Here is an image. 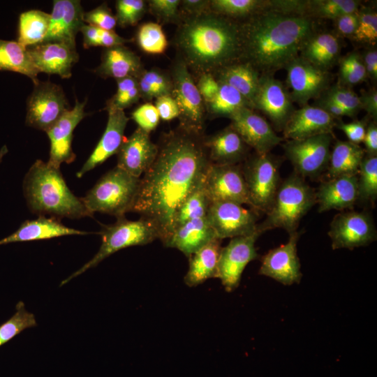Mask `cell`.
<instances>
[{
	"mask_svg": "<svg viewBox=\"0 0 377 377\" xmlns=\"http://www.w3.org/2000/svg\"><path fill=\"white\" fill-rule=\"evenodd\" d=\"M203 138L181 128L166 135L154 163L140 179L131 212L153 223L163 244L173 231L179 207L204 183L211 162Z\"/></svg>",
	"mask_w": 377,
	"mask_h": 377,
	"instance_id": "1",
	"label": "cell"
},
{
	"mask_svg": "<svg viewBox=\"0 0 377 377\" xmlns=\"http://www.w3.org/2000/svg\"><path fill=\"white\" fill-rule=\"evenodd\" d=\"M315 32L311 17L269 7L239 25L240 57L263 75H272L297 57Z\"/></svg>",
	"mask_w": 377,
	"mask_h": 377,
	"instance_id": "2",
	"label": "cell"
},
{
	"mask_svg": "<svg viewBox=\"0 0 377 377\" xmlns=\"http://www.w3.org/2000/svg\"><path fill=\"white\" fill-rule=\"evenodd\" d=\"M184 62L197 71L211 73L240 57L239 25L215 13L191 16L176 38Z\"/></svg>",
	"mask_w": 377,
	"mask_h": 377,
	"instance_id": "3",
	"label": "cell"
},
{
	"mask_svg": "<svg viewBox=\"0 0 377 377\" xmlns=\"http://www.w3.org/2000/svg\"><path fill=\"white\" fill-rule=\"evenodd\" d=\"M24 194L31 212L57 219L92 216L82 198L68 188L59 168L37 160L25 175Z\"/></svg>",
	"mask_w": 377,
	"mask_h": 377,
	"instance_id": "4",
	"label": "cell"
},
{
	"mask_svg": "<svg viewBox=\"0 0 377 377\" xmlns=\"http://www.w3.org/2000/svg\"><path fill=\"white\" fill-rule=\"evenodd\" d=\"M316 204L315 191L304 178L293 172L281 182L272 207L265 220L258 223L257 230L260 234L274 228L294 233L302 218Z\"/></svg>",
	"mask_w": 377,
	"mask_h": 377,
	"instance_id": "5",
	"label": "cell"
},
{
	"mask_svg": "<svg viewBox=\"0 0 377 377\" xmlns=\"http://www.w3.org/2000/svg\"><path fill=\"white\" fill-rule=\"evenodd\" d=\"M140 179L116 166L102 176L82 200L89 212L108 214L117 219L131 212Z\"/></svg>",
	"mask_w": 377,
	"mask_h": 377,
	"instance_id": "6",
	"label": "cell"
},
{
	"mask_svg": "<svg viewBox=\"0 0 377 377\" xmlns=\"http://www.w3.org/2000/svg\"><path fill=\"white\" fill-rule=\"evenodd\" d=\"M117 219L114 223L104 226L102 228L99 232L102 237V242L95 256L64 280L60 286L89 269L95 267L102 260L121 249L129 246L146 245L159 239L156 226L146 219L140 217L137 221H130L123 216Z\"/></svg>",
	"mask_w": 377,
	"mask_h": 377,
	"instance_id": "7",
	"label": "cell"
},
{
	"mask_svg": "<svg viewBox=\"0 0 377 377\" xmlns=\"http://www.w3.org/2000/svg\"><path fill=\"white\" fill-rule=\"evenodd\" d=\"M281 159L270 152L257 154L242 164L251 205L256 212L267 213L281 184Z\"/></svg>",
	"mask_w": 377,
	"mask_h": 377,
	"instance_id": "8",
	"label": "cell"
},
{
	"mask_svg": "<svg viewBox=\"0 0 377 377\" xmlns=\"http://www.w3.org/2000/svg\"><path fill=\"white\" fill-rule=\"evenodd\" d=\"M172 83L171 95L179 109L180 128L202 136L205 119L203 100L184 61H179L175 65Z\"/></svg>",
	"mask_w": 377,
	"mask_h": 377,
	"instance_id": "9",
	"label": "cell"
},
{
	"mask_svg": "<svg viewBox=\"0 0 377 377\" xmlns=\"http://www.w3.org/2000/svg\"><path fill=\"white\" fill-rule=\"evenodd\" d=\"M332 138V133H325L302 140H288L283 147L294 172L303 178L318 179L327 171Z\"/></svg>",
	"mask_w": 377,
	"mask_h": 377,
	"instance_id": "10",
	"label": "cell"
},
{
	"mask_svg": "<svg viewBox=\"0 0 377 377\" xmlns=\"http://www.w3.org/2000/svg\"><path fill=\"white\" fill-rule=\"evenodd\" d=\"M328 235L332 241V249L353 250L375 241L377 232L370 213L367 211H349L334 216Z\"/></svg>",
	"mask_w": 377,
	"mask_h": 377,
	"instance_id": "11",
	"label": "cell"
},
{
	"mask_svg": "<svg viewBox=\"0 0 377 377\" xmlns=\"http://www.w3.org/2000/svg\"><path fill=\"white\" fill-rule=\"evenodd\" d=\"M68 110L60 86L38 82L28 99L26 124L46 132Z\"/></svg>",
	"mask_w": 377,
	"mask_h": 377,
	"instance_id": "12",
	"label": "cell"
},
{
	"mask_svg": "<svg viewBox=\"0 0 377 377\" xmlns=\"http://www.w3.org/2000/svg\"><path fill=\"white\" fill-rule=\"evenodd\" d=\"M204 188L211 202H231L251 207L242 164L210 163Z\"/></svg>",
	"mask_w": 377,
	"mask_h": 377,
	"instance_id": "13",
	"label": "cell"
},
{
	"mask_svg": "<svg viewBox=\"0 0 377 377\" xmlns=\"http://www.w3.org/2000/svg\"><path fill=\"white\" fill-rule=\"evenodd\" d=\"M258 212L231 202H211L207 219L220 239L251 235L257 230Z\"/></svg>",
	"mask_w": 377,
	"mask_h": 377,
	"instance_id": "14",
	"label": "cell"
},
{
	"mask_svg": "<svg viewBox=\"0 0 377 377\" xmlns=\"http://www.w3.org/2000/svg\"><path fill=\"white\" fill-rule=\"evenodd\" d=\"M261 234L258 232L248 236L231 238L222 247L218 265V278L227 292L235 290L239 285L246 265L258 259L255 243Z\"/></svg>",
	"mask_w": 377,
	"mask_h": 377,
	"instance_id": "15",
	"label": "cell"
},
{
	"mask_svg": "<svg viewBox=\"0 0 377 377\" xmlns=\"http://www.w3.org/2000/svg\"><path fill=\"white\" fill-rule=\"evenodd\" d=\"M285 68L292 101L305 105L310 99L320 97L328 89L330 82L328 71L315 66L300 56L292 60Z\"/></svg>",
	"mask_w": 377,
	"mask_h": 377,
	"instance_id": "16",
	"label": "cell"
},
{
	"mask_svg": "<svg viewBox=\"0 0 377 377\" xmlns=\"http://www.w3.org/2000/svg\"><path fill=\"white\" fill-rule=\"evenodd\" d=\"M252 108L258 109L263 112L274 128L280 131H283L295 110L290 93L283 84L272 75H260Z\"/></svg>",
	"mask_w": 377,
	"mask_h": 377,
	"instance_id": "17",
	"label": "cell"
},
{
	"mask_svg": "<svg viewBox=\"0 0 377 377\" xmlns=\"http://www.w3.org/2000/svg\"><path fill=\"white\" fill-rule=\"evenodd\" d=\"M290 235L287 243L269 250L261 259L258 274L270 277L285 286L299 283L302 274L297 256L300 233Z\"/></svg>",
	"mask_w": 377,
	"mask_h": 377,
	"instance_id": "18",
	"label": "cell"
},
{
	"mask_svg": "<svg viewBox=\"0 0 377 377\" xmlns=\"http://www.w3.org/2000/svg\"><path fill=\"white\" fill-rule=\"evenodd\" d=\"M86 102L76 100L74 107L68 110L46 131L50 141V157L47 162L50 165L59 168L63 163H70L75 160V154L72 149L73 133L87 115Z\"/></svg>",
	"mask_w": 377,
	"mask_h": 377,
	"instance_id": "19",
	"label": "cell"
},
{
	"mask_svg": "<svg viewBox=\"0 0 377 377\" xmlns=\"http://www.w3.org/2000/svg\"><path fill=\"white\" fill-rule=\"evenodd\" d=\"M251 109L244 108L232 115L230 126L256 153H269L281 142L283 138L276 134L263 117Z\"/></svg>",
	"mask_w": 377,
	"mask_h": 377,
	"instance_id": "20",
	"label": "cell"
},
{
	"mask_svg": "<svg viewBox=\"0 0 377 377\" xmlns=\"http://www.w3.org/2000/svg\"><path fill=\"white\" fill-rule=\"evenodd\" d=\"M158 151L149 133L140 128L123 141L117 152L118 168L133 177L140 178L154 163Z\"/></svg>",
	"mask_w": 377,
	"mask_h": 377,
	"instance_id": "21",
	"label": "cell"
},
{
	"mask_svg": "<svg viewBox=\"0 0 377 377\" xmlns=\"http://www.w3.org/2000/svg\"><path fill=\"white\" fill-rule=\"evenodd\" d=\"M27 50L38 73L57 74L62 78L71 76V68L78 60L76 46L63 42L42 43Z\"/></svg>",
	"mask_w": 377,
	"mask_h": 377,
	"instance_id": "22",
	"label": "cell"
},
{
	"mask_svg": "<svg viewBox=\"0 0 377 377\" xmlns=\"http://www.w3.org/2000/svg\"><path fill=\"white\" fill-rule=\"evenodd\" d=\"M83 14L80 1H54L48 31L43 43L63 42L76 46V35L84 24Z\"/></svg>",
	"mask_w": 377,
	"mask_h": 377,
	"instance_id": "23",
	"label": "cell"
},
{
	"mask_svg": "<svg viewBox=\"0 0 377 377\" xmlns=\"http://www.w3.org/2000/svg\"><path fill=\"white\" fill-rule=\"evenodd\" d=\"M336 125L334 117L317 106L306 104L294 110L282 131L285 139L302 140L332 133Z\"/></svg>",
	"mask_w": 377,
	"mask_h": 377,
	"instance_id": "24",
	"label": "cell"
},
{
	"mask_svg": "<svg viewBox=\"0 0 377 377\" xmlns=\"http://www.w3.org/2000/svg\"><path fill=\"white\" fill-rule=\"evenodd\" d=\"M315 192L318 212L352 209L359 200L357 175L330 178Z\"/></svg>",
	"mask_w": 377,
	"mask_h": 377,
	"instance_id": "25",
	"label": "cell"
},
{
	"mask_svg": "<svg viewBox=\"0 0 377 377\" xmlns=\"http://www.w3.org/2000/svg\"><path fill=\"white\" fill-rule=\"evenodd\" d=\"M128 121V118L124 110H108L105 130L94 150L77 173L78 178L117 154L124 140V134Z\"/></svg>",
	"mask_w": 377,
	"mask_h": 377,
	"instance_id": "26",
	"label": "cell"
},
{
	"mask_svg": "<svg viewBox=\"0 0 377 377\" xmlns=\"http://www.w3.org/2000/svg\"><path fill=\"white\" fill-rule=\"evenodd\" d=\"M209 161L219 165L240 164L248 157L250 148L230 125L222 131L203 138Z\"/></svg>",
	"mask_w": 377,
	"mask_h": 377,
	"instance_id": "27",
	"label": "cell"
},
{
	"mask_svg": "<svg viewBox=\"0 0 377 377\" xmlns=\"http://www.w3.org/2000/svg\"><path fill=\"white\" fill-rule=\"evenodd\" d=\"M215 238L216 233L205 216L191 220L175 228L163 245L175 248L189 258Z\"/></svg>",
	"mask_w": 377,
	"mask_h": 377,
	"instance_id": "28",
	"label": "cell"
},
{
	"mask_svg": "<svg viewBox=\"0 0 377 377\" xmlns=\"http://www.w3.org/2000/svg\"><path fill=\"white\" fill-rule=\"evenodd\" d=\"M88 233L86 231L68 228L63 225L57 218L40 216L37 219L23 222L15 232L0 239V245Z\"/></svg>",
	"mask_w": 377,
	"mask_h": 377,
	"instance_id": "29",
	"label": "cell"
},
{
	"mask_svg": "<svg viewBox=\"0 0 377 377\" xmlns=\"http://www.w3.org/2000/svg\"><path fill=\"white\" fill-rule=\"evenodd\" d=\"M143 71L140 57L124 45L106 48L96 69L101 76L117 80L129 77L138 78Z\"/></svg>",
	"mask_w": 377,
	"mask_h": 377,
	"instance_id": "30",
	"label": "cell"
},
{
	"mask_svg": "<svg viewBox=\"0 0 377 377\" xmlns=\"http://www.w3.org/2000/svg\"><path fill=\"white\" fill-rule=\"evenodd\" d=\"M221 239L215 238L189 257L184 283L189 287L198 286L211 278H218V265Z\"/></svg>",
	"mask_w": 377,
	"mask_h": 377,
	"instance_id": "31",
	"label": "cell"
},
{
	"mask_svg": "<svg viewBox=\"0 0 377 377\" xmlns=\"http://www.w3.org/2000/svg\"><path fill=\"white\" fill-rule=\"evenodd\" d=\"M340 50L339 41L335 35L315 32L303 45L300 57L315 66L327 71L339 59Z\"/></svg>",
	"mask_w": 377,
	"mask_h": 377,
	"instance_id": "32",
	"label": "cell"
},
{
	"mask_svg": "<svg viewBox=\"0 0 377 377\" xmlns=\"http://www.w3.org/2000/svg\"><path fill=\"white\" fill-rule=\"evenodd\" d=\"M260 75L247 62L230 64L219 69L218 82L236 89L252 104L257 93Z\"/></svg>",
	"mask_w": 377,
	"mask_h": 377,
	"instance_id": "33",
	"label": "cell"
},
{
	"mask_svg": "<svg viewBox=\"0 0 377 377\" xmlns=\"http://www.w3.org/2000/svg\"><path fill=\"white\" fill-rule=\"evenodd\" d=\"M365 156L364 149L349 141L337 140L331 152L327 169L329 179L344 175H357Z\"/></svg>",
	"mask_w": 377,
	"mask_h": 377,
	"instance_id": "34",
	"label": "cell"
},
{
	"mask_svg": "<svg viewBox=\"0 0 377 377\" xmlns=\"http://www.w3.org/2000/svg\"><path fill=\"white\" fill-rule=\"evenodd\" d=\"M0 71L21 73L38 83V71L34 67L27 48L17 41L0 39Z\"/></svg>",
	"mask_w": 377,
	"mask_h": 377,
	"instance_id": "35",
	"label": "cell"
},
{
	"mask_svg": "<svg viewBox=\"0 0 377 377\" xmlns=\"http://www.w3.org/2000/svg\"><path fill=\"white\" fill-rule=\"evenodd\" d=\"M50 14L39 10L21 13L17 42L27 48L43 42L49 29Z\"/></svg>",
	"mask_w": 377,
	"mask_h": 377,
	"instance_id": "36",
	"label": "cell"
},
{
	"mask_svg": "<svg viewBox=\"0 0 377 377\" xmlns=\"http://www.w3.org/2000/svg\"><path fill=\"white\" fill-rule=\"evenodd\" d=\"M206 105L212 115L229 118L244 108H251L250 103L236 89L221 82L216 96Z\"/></svg>",
	"mask_w": 377,
	"mask_h": 377,
	"instance_id": "37",
	"label": "cell"
},
{
	"mask_svg": "<svg viewBox=\"0 0 377 377\" xmlns=\"http://www.w3.org/2000/svg\"><path fill=\"white\" fill-rule=\"evenodd\" d=\"M360 1L356 0H313L301 1V13H310L312 16L335 20L337 17L360 8Z\"/></svg>",
	"mask_w": 377,
	"mask_h": 377,
	"instance_id": "38",
	"label": "cell"
},
{
	"mask_svg": "<svg viewBox=\"0 0 377 377\" xmlns=\"http://www.w3.org/2000/svg\"><path fill=\"white\" fill-rule=\"evenodd\" d=\"M269 6V1L258 0L210 1V8L213 12L226 17H251Z\"/></svg>",
	"mask_w": 377,
	"mask_h": 377,
	"instance_id": "39",
	"label": "cell"
},
{
	"mask_svg": "<svg viewBox=\"0 0 377 377\" xmlns=\"http://www.w3.org/2000/svg\"><path fill=\"white\" fill-rule=\"evenodd\" d=\"M210 204L211 202L207 195L203 183L184 200L178 209L174 221L173 231L191 220L207 216Z\"/></svg>",
	"mask_w": 377,
	"mask_h": 377,
	"instance_id": "40",
	"label": "cell"
},
{
	"mask_svg": "<svg viewBox=\"0 0 377 377\" xmlns=\"http://www.w3.org/2000/svg\"><path fill=\"white\" fill-rule=\"evenodd\" d=\"M137 79L140 97L145 100L171 94L172 80L159 70L143 71Z\"/></svg>",
	"mask_w": 377,
	"mask_h": 377,
	"instance_id": "41",
	"label": "cell"
},
{
	"mask_svg": "<svg viewBox=\"0 0 377 377\" xmlns=\"http://www.w3.org/2000/svg\"><path fill=\"white\" fill-rule=\"evenodd\" d=\"M359 200L374 204L377 199V156H364L357 173Z\"/></svg>",
	"mask_w": 377,
	"mask_h": 377,
	"instance_id": "42",
	"label": "cell"
},
{
	"mask_svg": "<svg viewBox=\"0 0 377 377\" xmlns=\"http://www.w3.org/2000/svg\"><path fill=\"white\" fill-rule=\"evenodd\" d=\"M137 42L142 51L151 54H162L168 46L161 25L155 22L145 23L140 27L137 33Z\"/></svg>",
	"mask_w": 377,
	"mask_h": 377,
	"instance_id": "43",
	"label": "cell"
},
{
	"mask_svg": "<svg viewBox=\"0 0 377 377\" xmlns=\"http://www.w3.org/2000/svg\"><path fill=\"white\" fill-rule=\"evenodd\" d=\"M15 308V314L0 325V346L24 330L37 325L34 315L27 311L23 302H18Z\"/></svg>",
	"mask_w": 377,
	"mask_h": 377,
	"instance_id": "44",
	"label": "cell"
},
{
	"mask_svg": "<svg viewBox=\"0 0 377 377\" xmlns=\"http://www.w3.org/2000/svg\"><path fill=\"white\" fill-rule=\"evenodd\" d=\"M117 89L108 101L107 110H124L137 103L140 97L138 79L133 77L117 80Z\"/></svg>",
	"mask_w": 377,
	"mask_h": 377,
	"instance_id": "45",
	"label": "cell"
},
{
	"mask_svg": "<svg viewBox=\"0 0 377 377\" xmlns=\"http://www.w3.org/2000/svg\"><path fill=\"white\" fill-rule=\"evenodd\" d=\"M358 23L353 38L360 43L375 45L377 40V13L369 7L358 9Z\"/></svg>",
	"mask_w": 377,
	"mask_h": 377,
	"instance_id": "46",
	"label": "cell"
},
{
	"mask_svg": "<svg viewBox=\"0 0 377 377\" xmlns=\"http://www.w3.org/2000/svg\"><path fill=\"white\" fill-rule=\"evenodd\" d=\"M339 77L346 85H354L366 79L365 68L359 53L351 52L340 60Z\"/></svg>",
	"mask_w": 377,
	"mask_h": 377,
	"instance_id": "47",
	"label": "cell"
},
{
	"mask_svg": "<svg viewBox=\"0 0 377 377\" xmlns=\"http://www.w3.org/2000/svg\"><path fill=\"white\" fill-rule=\"evenodd\" d=\"M323 95L339 105L350 117L355 116L361 110L359 96L339 83L328 87Z\"/></svg>",
	"mask_w": 377,
	"mask_h": 377,
	"instance_id": "48",
	"label": "cell"
},
{
	"mask_svg": "<svg viewBox=\"0 0 377 377\" xmlns=\"http://www.w3.org/2000/svg\"><path fill=\"white\" fill-rule=\"evenodd\" d=\"M146 3L142 0H118L116 1V19L121 27L135 25L146 10Z\"/></svg>",
	"mask_w": 377,
	"mask_h": 377,
	"instance_id": "49",
	"label": "cell"
},
{
	"mask_svg": "<svg viewBox=\"0 0 377 377\" xmlns=\"http://www.w3.org/2000/svg\"><path fill=\"white\" fill-rule=\"evenodd\" d=\"M83 21L87 24L95 26L99 29L112 31L117 24L116 17L112 13L106 3L84 13Z\"/></svg>",
	"mask_w": 377,
	"mask_h": 377,
	"instance_id": "50",
	"label": "cell"
},
{
	"mask_svg": "<svg viewBox=\"0 0 377 377\" xmlns=\"http://www.w3.org/2000/svg\"><path fill=\"white\" fill-rule=\"evenodd\" d=\"M131 117L138 128L149 133L156 128L160 119L155 105L150 103H145L136 108L132 112Z\"/></svg>",
	"mask_w": 377,
	"mask_h": 377,
	"instance_id": "51",
	"label": "cell"
},
{
	"mask_svg": "<svg viewBox=\"0 0 377 377\" xmlns=\"http://www.w3.org/2000/svg\"><path fill=\"white\" fill-rule=\"evenodd\" d=\"M179 0H151L148 1L151 12L165 22L179 20Z\"/></svg>",
	"mask_w": 377,
	"mask_h": 377,
	"instance_id": "52",
	"label": "cell"
},
{
	"mask_svg": "<svg viewBox=\"0 0 377 377\" xmlns=\"http://www.w3.org/2000/svg\"><path fill=\"white\" fill-rule=\"evenodd\" d=\"M196 87L203 101L207 104L216 96L219 89V82L211 73H202L200 74Z\"/></svg>",
	"mask_w": 377,
	"mask_h": 377,
	"instance_id": "53",
	"label": "cell"
},
{
	"mask_svg": "<svg viewBox=\"0 0 377 377\" xmlns=\"http://www.w3.org/2000/svg\"><path fill=\"white\" fill-rule=\"evenodd\" d=\"M336 126L346 134L349 142L359 145L364 140L367 124L362 120L350 123L339 122Z\"/></svg>",
	"mask_w": 377,
	"mask_h": 377,
	"instance_id": "54",
	"label": "cell"
},
{
	"mask_svg": "<svg viewBox=\"0 0 377 377\" xmlns=\"http://www.w3.org/2000/svg\"><path fill=\"white\" fill-rule=\"evenodd\" d=\"M154 105L160 118L164 121H170L179 117L177 105L171 94L157 98Z\"/></svg>",
	"mask_w": 377,
	"mask_h": 377,
	"instance_id": "55",
	"label": "cell"
},
{
	"mask_svg": "<svg viewBox=\"0 0 377 377\" xmlns=\"http://www.w3.org/2000/svg\"><path fill=\"white\" fill-rule=\"evenodd\" d=\"M357 11L343 15L334 20L337 29L341 35L353 36L358 23Z\"/></svg>",
	"mask_w": 377,
	"mask_h": 377,
	"instance_id": "56",
	"label": "cell"
},
{
	"mask_svg": "<svg viewBox=\"0 0 377 377\" xmlns=\"http://www.w3.org/2000/svg\"><path fill=\"white\" fill-rule=\"evenodd\" d=\"M360 98L361 109L364 110L367 114L376 119L377 117V91L372 89L362 92Z\"/></svg>",
	"mask_w": 377,
	"mask_h": 377,
	"instance_id": "57",
	"label": "cell"
},
{
	"mask_svg": "<svg viewBox=\"0 0 377 377\" xmlns=\"http://www.w3.org/2000/svg\"><path fill=\"white\" fill-rule=\"evenodd\" d=\"M314 105L323 109L335 119L343 116L349 117L343 108L323 94L318 97Z\"/></svg>",
	"mask_w": 377,
	"mask_h": 377,
	"instance_id": "58",
	"label": "cell"
},
{
	"mask_svg": "<svg viewBox=\"0 0 377 377\" xmlns=\"http://www.w3.org/2000/svg\"><path fill=\"white\" fill-rule=\"evenodd\" d=\"M365 154L368 156H377V126L373 121L367 126L364 138Z\"/></svg>",
	"mask_w": 377,
	"mask_h": 377,
	"instance_id": "59",
	"label": "cell"
},
{
	"mask_svg": "<svg viewBox=\"0 0 377 377\" xmlns=\"http://www.w3.org/2000/svg\"><path fill=\"white\" fill-rule=\"evenodd\" d=\"M184 10L191 16H196L209 12L210 1L205 0H184L180 1Z\"/></svg>",
	"mask_w": 377,
	"mask_h": 377,
	"instance_id": "60",
	"label": "cell"
},
{
	"mask_svg": "<svg viewBox=\"0 0 377 377\" xmlns=\"http://www.w3.org/2000/svg\"><path fill=\"white\" fill-rule=\"evenodd\" d=\"M128 41V40L122 38L115 33L114 30L108 31L101 29L100 30L98 46L109 48L115 46L124 45V44Z\"/></svg>",
	"mask_w": 377,
	"mask_h": 377,
	"instance_id": "61",
	"label": "cell"
},
{
	"mask_svg": "<svg viewBox=\"0 0 377 377\" xmlns=\"http://www.w3.org/2000/svg\"><path fill=\"white\" fill-rule=\"evenodd\" d=\"M367 77L374 81L377 79V51L376 49L367 50L362 56Z\"/></svg>",
	"mask_w": 377,
	"mask_h": 377,
	"instance_id": "62",
	"label": "cell"
},
{
	"mask_svg": "<svg viewBox=\"0 0 377 377\" xmlns=\"http://www.w3.org/2000/svg\"><path fill=\"white\" fill-rule=\"evenodd\" d=\"M101 29L90 24L82 27L80 31L83 35V44L85 48L98 46Z\"/></svg>",
	"mask_w": 377,
	"mask_h": 377,
	"instance_id": "63",
	"label": "cell"
},
{
	"mask_svg": "<svg viewBox=\"0 0 377 377\" xmlns=\"http://www.w3.org/2000/svg\"><path fill=\"white\" fill-rule=\"evenodd\" d=\"M7 152L8 148L6 145H4L0 149V163L2 161L3 157L5 156L6 154H7Z\"/></svg>",
	"mask_w": 377,
	"mask_h": 377,
	"instance_id": "64",
	"label": "cell"
}]
</instances>
